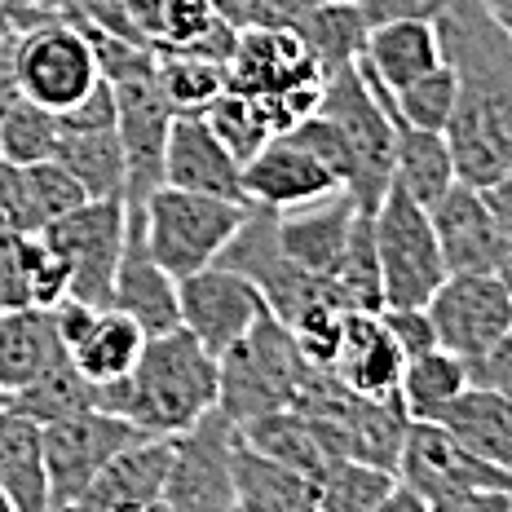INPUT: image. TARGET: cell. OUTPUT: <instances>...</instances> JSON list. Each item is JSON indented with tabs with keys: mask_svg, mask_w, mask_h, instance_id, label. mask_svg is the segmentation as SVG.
Segmentation results:
<instances>
[{
	"mask_svg": "<svg viewBox=\"0 0 512 512\" xmlns=\"http://www.w3.org/2000/svg\"><path fill=\"white\" fill-rule=\"evenodd\" d=\"M433 23L455 71V111L446 124L455 177L486 190L512 168V36L486 0H446Z\"/></svg>",
	"mask_w": 512,
	"mask_h": 512,
	"instance_id": "cell-1",
	"label": "cell"
},
{
	"mask_svg": "<svg viewBox=\"0 0 512 512\" xmlns=\"http://www.w3.org/2000/svg\"><path fill=\"white\" fill-rule=\"evenodd\" d=\"M102 411L124 415L146 437L190 433L221 398V367L186 327L151 336L124 380L98 384Z\"/></svg>",
	"mask_w": 512,
	"mask_h": 512,
	"instance_id": "cell-2",
	"label": "cell"
},
{
	"mask_svg": "<svg viewBox=\"0 0 512 512\" xmlns=\"http://www.w3.org/2000/svg\"><path fill=\"white\" fill-rule=\"evenodd\" d=\"M217 367H221L217 407L243 429V424L261 420V415L292 407L314 362L301 354V345H296L292 327L283 318L265 314L248 336L234 340L217 358Z\"/></svg>",
	"mask_w": 512,
	"mask_h": 512,
	"instance_id": "cell-3",
	"label": "cell"
},
{
	"mask_svg": "<svg viewBox=\"0 0 512 512\" xmlns=\"http://www.w3.org/2000/svg\"><path fill=\"white\" fill-rule=\"evenodd\" d=\"M318 111L345 137V151H349L345 195L354 199L362 212H376V204L393 186V120H389L384 93L362 76L354 62V67L323 80V102H318Z\"/></svg>",
	"mask_w": 512,
	"mask_h": 512,
	"instance_id": "cell-4",
	"label": "cell"
},
{
	"mask_svg": "<svg viewBox=\"0 0 512 512\" xmlns=\"http://www.w3.org/2000/svg\"><path fill=\"white\" fill-rule=\"evenodd\" d=\"M18 23V84L45 111L76 106L102 80L98 53L89 36L67 18L49 14L45 5H5Z\"/></svg>",
	"mask_w": 512,
	"mask_h": 512,
	"instance_id": "cell-5",
	"label": "cell"
},
{
	"mask_svg": "<svg viewBox=\"0 0 512 512\" xmlns=\"http://www.w3.org/2000/svg\"><path fill=\"white\" fill-rule=\"evenodd\" d=\"M243 212H248V204H234V199L159 186L155 195L137 208V217H142L151 256L181 283V279H190V274L217 265L221 248H226L234 239V230H239Z\"/></svg>",
	"mask_w": 512,
	"mask_h": 512,
	"instance_id": "cell-6",
	"label": "cell"
},
{
	"mask_svg": "<svg viewBox=\"0 0 512 512\" xmlns=\"http://www.w3.org/2000/svg\"><path fill=\"white\" fill-rule=\"evenodd\" d=\"M371 226H376L384 305H429L433 292L451 274L429 208L415 204L402 186H389V195L371 212Z\"/></svg>",
	"mask_w": 512,
	"mask_h": 512,
	"instance_id": "cell-7",
	"label": "cell"
},
{
	"mask_svg": "<svg viewBox=\"0 0 512 512\" xmlns=\"http://www.w3.org/2000/svg\"><path fill=\"white\" fill-rule=\"evenodd\" d=\"M239 446L243 433L226 411H208L177 437L164 504L173 512H234L239 504Z\"/></svg>",
	"mask_w": 512,
	"mask_h": 512,
	"instance_id": "cell-8",
	"label": "cell"
},
{
	"mask_svg": "<svg viewBox=\"0 0 512 512\" xmlns=\"http://www.w3.org/2000/svg\"><path fill=\"white\" fill-rule=\"evenodd\" d=\"M437 345L464 358L468 371L490 358L512 336V283L504 274H446V283L424 305Z\"/></svg>",
	"mask_w": 512,
	"mask_h": 512,
	"instance_id": "cell-9",
	"label": "cell"
},
{
	"mask_svg": "<svg viewBox=\"0 0 512 512\" xmlns=\"http://www.w3.org/2000/svg\"><path fill=\"white\" fill-rule=\"evenodd\" d=\"M217 265L243 274V279H248L256 292L265 296L270 314L283 318V323H292V318L301 314L309 301H323V296H327V283H318L314 274H305L301 265L283 252L279 212L261 208V204H248L239 230H234V239L221 248Z\"/></svg>",
	"mask_w": 512,
	"mask_h": 512,
	"instance_id": "cell-10",
	"label": "cell"
},
{
	"mask_svg": "<svg viewBox=\"0 0 512 512\" xmlns=\"http://www.w3.org/2000/svg\"><path fill=\"white\" fill-rule=\"evenodd\" d=\"M45 239L67 256L71 265V296L84 305L106 309L115 296V274H120L124 234H128V204L124 199H89L49 230Z\"/></svg>",
	"mask_w": 512,
	"mask_h": 512,
	"instance_id": "cell-11",
	"label": "cell"
},
{
	"mask_svg": "<svg viewBox=\"0 0 512 512\" xmlns=\"http://www.w3.org/2000/svg\"><path fill=\"white\" fill-rule=\"evenodd\" d=\"M142 429L128 424L115 411H84L71 420L45 424V464H49V495L53 508L84 499L89 486L98 482V473L124 446L142 442Z\"/></svg>",
	"mask_w": 512,
	"mask_h": 512,
	"instance_id": "cell-12",
	"label": "cell"
},
{
	"mask_svg": "<svg viewBox=\"0 0 512 512\" xmlns=\"http://www.w3.org/2000/svg\"><path fill=\"white\" fill-rule=\"evenodd\" d=\"M398 482L411 486L424 504H446V499L477 495V490H508L512 473L468 455L442 424L420 420V424H411L407 442H402Z\"/></svg>",
	"mask_w": 512,
	"mask_h": 512,
	"instance_id": "cell-13",
	"label": "cell"
},
{
	"mask_svg": "<svg viewBox=\"0 0 512 512\" xmlns=\"http://www.w3.org/2000/svg\"><path fill=\"white\" fill-rule=\"evenodd\" d=\"M177 309H181V327H186L212 358H221L234 340H243L270 314L265 296L256 292L243 274L226 270V265H208V270L181 279Z\"/></svg>",
	"mask_w": 512,
	"mask_h": 512,
	"instance_id": "cell-14",
	"label": "cell"
},
{
	"mask_svg": "<svg viewBox=\"0 0 512 512\" xmlns=\"http://www.w3.org/2000/svg\"><path fill=\"white\" fill-rule=\"evenodd\" d=\"M115 102H120L115 133H120L124 168H128L124 204L137 212L159 186H164V151H168V133H173L177 111L168 106V98H164V89H159L155 76L115 84Z\"/></svg>",
	"mask_w": 512,
	"mask_h": 512,
	"instance_id": "cell-15",
	"label": "cell"
},
{
	"mask_svg": "<svg viewBox=\"0 0 512 512\" xmlns=\"http://www.w3.org/2000/svg\"><path fill=\"white\" fill-rule=\"evenodd\" d=\"M437 243H442L446 270L451 274H499L508 252V234L499 212L490 208L482 186H468V181H455L442 199L429 208Z\"/></svg>",
	"mask_w": 512,
	"mask_h": 512,
	"instance_id": "cell-16",
	"label": "cell"
},
{
	"mask_svg": "<svg viewBox=\"0 0 512 512\" xmlns=\"http://www.w3.org/2000/svg\"><path fill=\"white\" fill-rule=\"evenodd\" d=\"M336 173L314 151H305L292 133H274L270 142L243 164V195L248 204L292 212L305 204H318L327 195H340Z\"/></svg>",
	"mask_w": 512,
	"mask_h": 512,
	"instance_id": "cell-17",
	"label": "cell"
},
{
	"mask_svg": "<svg viewBox=\"0 0 512 512\" xmlns=\"http://www.w3.org/2000/svg\"><path fill=\"white\" fill-rule=\"evenodd\" d=\"M226 76H230V89L248 93L256 102L323 80L309 49L301 45V36L287 27H243L226 62Z\"/></svg>",
	"mask_w": 512,
	"mask_h": 512,
	"instance_id": "cell-18",
	"label": "cell"
},
{
	"mask_svg": "<svg viewBox=\"0 0 512 512\" xmlns=\"http://www.w3.org/2000/svg\"><path fill=\"white\" fill-rule=\"evenodd\" d=\"M164 186L248 204V195H243V164L212 133L204 115H177L173 120L168 151H164Z\"/></svg>",
	"mask_w": 512,
	"mask_h": 512,
	"instance_id": "cell-19",
	"label": "cell"
},
{
	"mask_svg": "<svg viewBox=\"0 0 512 512\" xmlns=\"http://www.w3.org/2000/svg\"><path fill=\"white\" fill-rule=\"evenodd\" d=\"M239 433L256 455H265L270 464H279V468L305 477V482H314V486L332 473V464L345 460L332 424L314 420V415H305V411H292V407L261 415V420L243 424Z\"/></svg>",
	"mask_w": 512,
	"mask_h": 512,
	"instance_id": "cell-20",
	"label": "cell"
},
{
	"mask_svg": "<svg viewBox=\"0 0 512 512\" xmlns=\"http://www.w3.org/2000/svg\"><path fill=\"white\" fill-rule=\"evenodd\" d=\"M115 309H124L146 336H164L181 327V309H177V279L151 256L146 243L142 217L128 212V234H124V256H120V274H115Z\"/></svg>",
	"mask_w": 512,
	"mask_h": 512,
	"instance_id": "cell-21",
	"label": "cell"
},
{
	"mask_svg": "<svg viewBox=\"0 0 512 512\" xmlns=\"http://www.w3.org/2000/svg\"><path fill=\"white\" fill-rule=\"evenodd\" d=\"M433 67H442V36H437L433 18H393V23L367 27L358 71L376 80L384 93L407 89Z\"/></svg>",
	"mask_w": 512,
	"mask_h": 512,
	"instance_id": "cell-22",
	"label": "cell"
},
{
	"mask_svg": "<svg viewBox=\"0 0 512 512\" xmlns=\"http://www.w3.org/2000/svg\"><path fill=\"white\" fill-rule=\"evenodd\" d=\"M402 367H407V358L393 345L380 314H367V309L345 314V336H340V349L327 367L345 389L362 393V398H398Z\"/></svg>",
	"mask_w": 512,
	"mask_h": 512,
	"instance_id": "cell-23",
	"label": "cell"
},
{
	"mask_svg": "<svg viewBox=\"0 0 512 512\" xmlns=\"http://www.w3.org/2000/svg\"><path fill=\"white\" fill-rule=\"evenodd\" d=\"M354 217H358V204L340 190V195H327L318 204H305V208H292V212H279V239H283V252L301 265L305 274H314L318 283H327L336 274L340 256H345V243H349V230H354Z\"/></svg>",
	"mask_w": 512,
	"mask_h": 512,
	"instance_id": "cell-24",
	"label": "cell"
},
{
	"mask_svg": "<svg viewBox=\"0 0 512 512\" xmlns=\"http://www.w3.org/2000/svg\"><path fill=\"white\" fill-rule=\"evenodd\" d=\"M177 437H142V442L124 446L111 464L89 486V504L98 512H146L164 499L168 468H173Z\"/></svg>",
	"mask_w": 512,
	"mask_h": 512,
	"instance_id": "cell-25",
	"label": "cell"
},
{
	"mask_svg": "<svg viewBox=\"0 0 512 512\" xmlns=\"http://www.w3.org/2000/svg\"><path fill=\"white\" fill-rule=\"evenodd\" d=\"M67 358L71 354L53 327L49 309L23 305L0 314V398H5V407L18 389H27L31 380H40Z\"/></svg>",
	"mask_w": 512,
	"mask_h": 512,
	"instance_id": "cell-26",
	"label": "cell"
},
{
	"mask_svg": "<svg viewBox=\"0 0 512 512\" xmlns=\"http://www.w3.org/2000/svg\"><path fill=\"white\" fill-rule=\"evenodd\" d=\"M0 490L14 512H53L45 429L14 407H0Z\"/></svg>",
	"mask_w": 512,
	"mask_h": 512,
	"instance_id": "cell-27",
	"label": "cell"
},
{
	"mask_svg": "<svg viewBox=\"0 0 512 512\" xmlns=\"http://www.w3.org/2000/svg\"><path fill=\"white\" fill-rule=\"evenodd\" d=\"M442 424L468 455L512 473V398L486 384H468L460 398L442 411Z\"/></svg>",
	"mask_w": 512,
	"mask_h": 512,
	"instance_id": "cell-28",
	"label": "cell"
},
{
	"mask_svg": "<svg viewBox=\"0 0 512 512\" xmlns=\"http://www.w3.org/2000/svg\"><path fill=\"white\" fill-rule=\"evenodd\" d=\"M376 84V80H371ZM380 89V84H376ZM384 93V89H380ZM389 102V98H384ZM389 120H393V186H402L415 204L433 208L446 190L455 186V159L451 146H446V133H429V128H415L407 124L398 111L389 106Z\"/></svg>",
	"mask_w": 512,
	"mask_h": 512,
	"instance_id": "cell-29",
	"label": "cell"
},
{
	"mask_svg": "<svg viewBox=\"0 0 512 512\" xmlns=\"http://www.w3.org/2000/svg\"><path fill=\"white\" fill-rule=\"evenodd\" d=\"M301 36V45L314 58L318 76H336V71L354 67L362 58V45H367V18L358 14L349 0H327V5L309 9L296 27H287Z\"/></svg>",
	"mask_w": 512,
	"mask_h": 512,
	"instance_id": "cell-30",
	"label": "cell"
},
{
	"mask_svg": "<svg viewBox=\"0 0 512 512\" xmlns=\"http://www.w3.org/2000/svg\"><path fill=\"white\" fill-rule=\"evenodd\" d=\"M53 159L80 181L89 199H124L128 195L124 146H120V133H115V128H98V133H62Z\"/></svg>",
	"mask_w": 512,
	"mask_h": 512,
	"instance_id": "cell-31",
	"label": "cell"
},
{
	"mask_svg": "<svg viewBox=\"0 0 512 512\" xmlns=\"http://www.w3.org/2000/svg\"><path fill=\"white\" fill-rule=\"evenodd\" d=\"M146 336L142 327L133 323V318L124 314V309L106 305L98 318H93L89 336L80 340L76 349H71V362L89 376L93 384H111V380H124L128 371L137 367V358H142L146 349Z\"/></svg>",
	"mask_w": 512,
	"mask_h": 512,
	"instance_id": "cell-32",
	"label": "cell"
},
{
	"mask_svg": "<svg viewBox=\"0 0 512 512\" xmlns=\"http://www.w3.org/2000/svg\"><path fill=\"white\" fill-rule=\"evenodd\" d=\"M468 384H473L468 362L455 358V354H446V349L437 345V349H429V354H420V358H407V367H402V384H398V398H402V407H407L411 424H420V420L437 424V420H442V411L460 398Z\"/></svg>",
	"mask_w": 512,
	"mask_h": 512,
	"instance_id": "cell-33",
	"label": "cell"
},
{
	"mask_svg": "<svg viewBox=\"0 0 512 512\" xmlns=\"http://www.w3.org/2000/svg\"><path fill=\"white\" fill-rule=\"evenodd\" d=\"M155 80L177 115H204L230 89L226 62L177 49V45H155Z\"/></svg>",
	"mask_w": 512,
	"mask_h": 512,
	"instance_id": "cell-34",
	"label": "cell"
},
{
	"mask_svg": "<svg viewBox=\"0 0 512 512\" xmlns=\"http://www.w3.org/2000/svg\"><path fill=\"white\" fill-rule=\"evenodd\" d=\"M9 407L45 429V424L71 420V415L102 411V389L67 358V362H58L53 371H45L40 380H31L27 389H18L14 398H9Z\"/></svg>",
	"mask_w": 512,
	"mask_h": 512,
	"instance_id": "cell-35",
	"label": "cell"
},
{
	"mask_svg": "<svg viewBox=\"0 0 512 512\" xmlns=\"http://www.w3.org/2000/svg\"><path fill=\"white\" fill-rule=\"evenodd\" d=\"M393 486H398V473H389V468L340 460L318 482V512H371Z\"/></svg>",
	"mask_w": 512,
	"mask_h": 512,
	"instance_id": "cell-36",
	"label": "cell"
},
{
	"mask_svg": "<svg viewBox=\"0 0 512 512\" xmlns=\"http://www.w3.org/2000/svg\"><path fill=\"white\" fill-rule=\"evenodd\" d=\"M204 120L212 124V133L230 146V155L239 159V164H248V159L274 137V128H270V120H265L261 102L248 98V93H239V89L221 93V98L204 111Z\"/></svg>",
	"mask_w": 512,
	"mask_h": 512,
	"instance_id": "cell-37",
	"label": "cell"
},
{
	"mask_svg": "<svg viewBox=\"0 0 512 512\" xmlns=\"http://www.w3.org/2000/svg\"><path fill=\"white\" fill-rule=\"evenodd\" d=\"M58 137H62L58 115L36 106L31 98H18L0 120V155L14 159V164H40V159H53Z\"/></svg>",
	"mask_w": 512,
	"mask_h": 512,
	"instance_id": "cell-38",
	"label": "cell"
},
{
	"mask_svg": "<svg viewBox=\"0 0 512 512\" xmlns=\"http://www.w3.org/2000/svg\"><path fill=\"white\" fill-rule=\"evenodd\" d=\"M384 98H389V106L407 124L429 128V133H446L451 111H455V71L446 67V58H442V67H433L429 76H420L398 93H384Z\"/></svg>",
	"mask_w": 512,
	"mask_h": 512,
	"instance_id": "cell-39",
	"label": "cell"
},
{
	"mask_svg": "<svg viewBox=\"0 0 512 512\" xmlns=\"http://www.w3.org/2000/svg\"><path fill=\"white\" fill-rule=\"evenodd\" d=\"M23 279H27L31 305H40V309L71 296V265L45 234H27L23 239Z\"/></svg>",
	"mask_w": 512,
	"mask_h": 512,
	"instance_id": "cell-40",
	"label": "cell"
},
{
	"mask_svg": "<svg viewBox=\"0 0 512 512\" xmlns=\"http://www.w3.org/2000/svg\"><path fill=\"white\" fill-rule=\"evenodd\" d=\"M27 181H31V204H36V221L40 230H49L53 221H62L67 212H76L80 204H89L84 186L58 159H40V164H27Z\"/></svg>",
	"mask_w": 512,
	"mask_h": 512,
	"instance_id": "cell-41",
	"label": "cell"
},
{
	"mask_svg": "<svg viewBox=\"0 0 512 512\" xmlns=\"http://www.w3.org/2000/svg\"><path fill=\"white\" fill-rule=\"evenodd\" d=\"M226 18L217 14L212 0H159V40L155 45H190V40L208 36Z\"/></svg>",
	"mask_w": 512,
	"mask_h": 512,
	"instance_id": "cell-42",
	"label": "cell"
},
{
	"mask_svg": "<svg viewBox=\"0 0 512 512\" xmlns=\"http://www.w3.org/2000/svg\"><path fill=\"white\" fill-rule=\"evenodd\" d=\"M0 230L40 234L36 204H31L27 164H14V159H5V155H0Z\"/></svg>",
	"mask_w": 512,
	"mask_h": 512,
	"instance_id": "cell-43",
	"label": "cell"
},
{
	"mask_svg": "<svg viewBox=\"0 0 512 512\" xmlns=\"http://www.w3.org/2000/svg\"><path fill=\"white\" fill-rule=\"evenodd\" d=\"M384 327H389L393 345L402 349V358H420L429 354V349H437V332H433V318L424 305H384L380 309Z\"/></svg>",
	"mask_w": 512,
	"mask_h": 512,
	"instance_id": "cell-44",
	"label": "cell"
},
{
	"mask_svg": "<svg viewBox=\"0 0 512 512\" xmlns=\"http://www.w3.org/2000/svg\"><path fill=\"white\" fill-rule=\"evenodd\" d=\"M23 239L27 234L0 230V314H5V309L31 305L27 279H23Z\"/></svg>",
	"mask_w": 512,
	"mask_h": 512,
	"instance_id": "cell-45",
	"label": "cell"
},
{
	"mask_svg": "<svg viewBox=\"0 0 512 512\" xmlns=\"http://www.w3.org/2000/svg\"><path fill=\"white\" fill-rule=\"evenodd\" d=\"M349 5L367 18V27H376V23H393V18H437V9L446 0H349Z\"/></svg>",
	"mask_w": 512,
	"mask_h": 512,
	"instance_id": "cell-46",
	"label": "cell"
},
{
	"mask_svg": "<svg viewBox=\"0 0 512 512\" xmlns=\"http://www.w3.org/2000/svg\"><path fill=\"white\" fill-rule=\"evenodd\" d=\"M49 314H53V327H58V336H62V345H67V354L80 345L84 336H89V327H93V318L102 314L98 305H84L76 301V296H62L58 305H49Z\"/></svg>",
	"mask_w": 512,
	"mask_h": 512,
	"instance_id": "cell-47",
	"label": "cell"
},
{
	"mask_svg": "<svg viewBox=\"0 0 512 512\" xmlns=\"http://www.w3.org/2000/svg\"><path fill=\"white\" fill-rule=\"evenodd\" d=\"M18 98H27V93L18 84V23H9V31L0 36V120H5Z\"/></svg>",
	"mask_w": 512,
	"mask_h": 512,
	"instance_id": "cell-48",
	"label": "cell"
},
{
	"mask_svg": "<svg viewBox=\"0 0 512 512\" xmlns=\"http://www.w3.org/2000/svg\"><path fill=\"white\" fill-rule=\"evenodd\" d=\"M473 384H486V389H499L504 398H512V336L490 358L477 362V367H473Z\"/></svg>",
	"mask_w": 512,
	"mask_h": 512,
	"instance_id": "cell-49",
	"label": "cell"
},
{
	"mask_svg": "<svg viewBox=\"0 0 512 512\" xmlns=\"http://www.w3.org/2000/svg\"><path fill=\"white\" fill-rule=\"evenodd\" d=\"M433 512H512V486L508 490H477V495L446 499V504H429Z\"/></svg>",
	"mask_w": 512,
	"mask_h": 512,
	"instance_id": "cell-50",
	"label": "cell"
},
{
	"mask_svg": "<svg viewBox=\"0 0 512 512\" xmlns=\"http://www.w3.org/2000/svg\"><path fill=\"white\" fill-rule=\"evenodd\" d=\"M371 512H433V508L424 504V499L415 495L411 486H402V482H398V486H393L389 495H384V499H380V504L371 508Z\"/></svg>",
	"mask_w": 512,
	"mask_h": 512,
	"instance_id": "cell-51",
	"label": "cell"
},
{
	"mask_svg": "<svg viewBox=\"0 0 512 512\" xmlns=\"http://www.w3.org/2000/svg\"><path fill=\"white\" fill-rule=\"evenodd\" d=\"M486 199H490V208L499 212V221H504V234L512 239V168L495 181V186H486Z\"/></svg>",
	"mask_w": 512,
	"mask_h": 512,
	"instance_id": "cell-52",
	"label": "cell"
},
{
	"mask_svg": "<svg viewBox=\"0 0 512 512\" xmlns=\"http://www.w3.org/2000/svg\"><path fill=\"white\" fill-rule=\"evenodd\" d=\"M486 9L499 18V23H504V31L512 36V0H486Z\"/></svg>",
	"mask_w": 512,
	"mask_h": 512,
	"instance_id": "cell-53",
	"label": "cell"
},
{
	"mask_svg": "<svg viewBox=\"0 0 512 512\" xmlns=\"http://www.w3.org/2000/svg\"><path fill=\"white\" fill-rule=\"evenodd\" d=\"M9 23H14V18H9V9L0 5V36H5V31H9Z\"/></svg>",
	"mask_w": 512,
	"mask_h": 512,
	"instance_id": "cell-54",
	"label": "cell"
},
{
	"mask_svg": "<svg viewBox=\"0 0 512 512\" xmlns=\"http://www.w3.org/2000/svg\"><path fill=\"white\" fill-rule=\"evenodd\" d=\"M0 512H14V504H9V495L0 490Z\"/></svg>",
	"mask_w": 512,
	"mask_h": 512,
	"instance_id": "cell-55",
	"label": "cell"
},
{
	"mask_svg": "<svg viewBox=\"0 0 512 512\" xmlns=\"http://www.w3.org/2000/svg\"><path fill=\"white\" fill-rule=\"evenodd\" d=\"M0 5H9V0H0Z\"/></svg>",
	"mask_w": 512,
	"mask_h": 512,
	"instance_id": "cell-56",
	"label": "cell"
},
{
	"mask_svg": "<svg viewBox=\"0 0 512 512\" xmlns=\"http://www.w3.org/2000/svg\"><path fill=\"white\" fill-rule=\"evenodd\" d=\"M0 407H5V398H0Z\"/></svg>",
	"mask_w": 512,
	"mask_h": 512,
	"instance_id": "cell-57",
	"label": "cell"
}]
</instances>
